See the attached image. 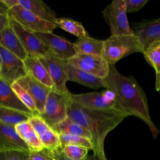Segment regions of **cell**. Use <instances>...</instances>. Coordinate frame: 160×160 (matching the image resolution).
Masks as SVG:
<instances>
[{"mask_svg":"<svg viewBox=\"0 0 160 160\" xmlns=\"http://www.w3.org/2000/svg\"><path fill=\"white\" fill-rule=\"evenodd\" d=\"M30 152L21 151L1 152L0 160H30Z\"/></svg>","mask_w":160,"mask_h":160,"instance_id":"cell-31","label":"cell"},{"mask_svg":"<svg viewBox=\"0 0 160 160\" xmlns=\"http://www.w3.org/2000/svg\"><path fill=\"white\" fill-rule=\"evenodd\" d=\"M64 154L71 160H86L89 149L85 147L68 145L62 147Z\"/></svg>","mask_w":160,"mask_h":160,"instance_id":"cell-30","label":"cell"},{"mask_svg":"<svg viewBox=\"0 0 160 160\" xmlns=\"http://www.w3.org/2000/svg\"><path fill=\"white\" fill-rule=\"evenodd\" d=\"M9 8L3 2L2 0H0V14H8Z\"/></svg>","mask_w":160,"mask_h":160,"instance_id":"cell-37","label":"cell"},{"mask_svg":"<svg viewBox=\"0 0 160 160\" xmlns=\"http://www.w3.org/2000/svg\"><path fill=\"white\" fill-rule=\"evenodd\" d=\"M142 54L148 63L153 68L156 73L160 72V40L150 43Z\"/></svg>","mask_w":160,"mask_h":160,"instance_id":"cell-27","label":"cell"},{"mask_svg":"<svg viewBox=\"0 0 160 160\" xmlns=\"http://www.w3.org/2000/svg\"><path fill=\"white\" fill-rule=\"evenodd\" d=\"M18 82L28 91L35 102L38 114H42L44 112L46 99L51 89L29 75L20 79Z\"/></svg>","mask_w":160,"mask_h":160,"instance_id":"cell-15","label":"cell"},{"mask_svg":"<svg viewBox=\"0 0 160 160\" xmlns=\"http://www.w3.org/2000/svg\"><path fill=\"white\" fill-rule=\"evenodd\" d=\"M27 75L23 61L0 46V78L12 84Z\"/></svg>","mask_w":160,"mask_h":160,"instance_id":"cell-9","label":"cell"},{"mask_svg":"<svg viewBox=\"0 0 160 160\" xmlns=\"http://www.w3.org/2000/svg\"><path fill=\"white\" fill-rule=\"evenodd\" d=\"M54 156H56V158H57L58 160H71V159H69V158H68L64 153L62 151V147H60L55 150L52 151ZM86 160H94V155L90 156H88L87 159Z\"/></svg>","mask_w":160,"mask_h":160,"instance_id":"cell-34","label":"cell"},{"mask_svg":"<svg viewBox=\"0 0 160 160\" xmlns=\"http://www.w3.org/2000/svg\"><path fill=\"white\" fill-rule=\"evenodd\" d=\"M11 86L21 102L28 108L33 114H39L36 107L35 102L28 91H27L18 81L13 82L11 84Z\"/></svg>","mask_w":160,"mask_h":160,"instance_id":"cell-28","label":"cell"},{"mask_svg":"<svg viewBox=\"0 0 160 160\" xmlns=\"http://www.w3.org/2000/svg\"><path fill=\"white\" fill-rule=\"evenodd\" d=\"M132 31L139 38L144 51L150 43L160 40V18L132 23Z\"/></svg>","mask_w":160,"mask_h":160,"instance_id":"cell-14","label":"cell"},{"mask_svg":"<svg viewBox=\"0 0 160 160\" xmlns=\"http://www.w3.org/2000/svg\"><path fill=\"white\" fill-rule=\"evenodd\" d=\"M23 62L28 75L48 88L51 89H54V84L51 78L39 58L28 55Z\"/></svg>","mask_w":160,"mask_h":160,"instance_id":"cell-17","label":"cell"},{"mask_svg":"<svg viewBox=\"0 0 160 160\" xmlns=\"http://www.w3.org/2000/svg\"><path fill=\"white\" fill-rule=\"evenodd\" d=\"M44 149L55 150L61 146L59 134L39 114L32 115L29 121Z\"/></svg>","mask_w":160,"mask_h":160,"instance_id":"cell-13","label":"cell"},{"mask_svg":"<svg viewBox=\"0 0 160 160\" xmlns=\"http://www.w3.org/2000/svg\"><path fill=\"white\" fill-rule=\"evenodd\" d=\"M126 12H134L140 11L144 5L148 2V0H124Z\"/></svg>","mask_w":160,"mask_h":160,"instance_id":"cell-33","label":"cell"},{"mask_svg":"<svg viewBox=\"0 0 160 160\" xmlns=\"http://www.w3.org/2000/svg\"><path fill=\"white\" fill-rule=\"evenodd\" d=\"M3 2L9 9L19 4V0H2Z\"/></svg>","mask_w":160,"mask_h":160,"instance_id":"cell-36","label":"cell"},{"mask_svg":"<svg viewBox=\"0 0 160 160\" xmlns=\"http://www.w3.org/2000/svg\"><path fill=\"white\" fill-rule=\"evenodd\" d=\"M0 46L10 51L22 61L28 56V52L24 49L10 24L0 31Z\"/></svg>","mask_w":160,"mask_h":160,"instance_id":"cell-18","label":"cell"},{"mask_svg":"<svg viewBox=\"0 0 160 160\" xmlns=\"http://www.w3.org/2000/svg\"><path fill=\"white\" fill-rule=\"evenodd\" d=\"M71 93L64 94L51 89L48 94L44 112L40 116L52 128L68 118V108Z\"/></svg>","mask_w":160,"mask_h":160,"instance_id":"cell-5","label":"cell"},{"mask_svg":"<svg viewBox=\"0 0 160 160\" xmlns=\"http://www.w3.org/2000/svg\"><path fill=\"white\" fill-rule=\"evenodd\" d=\"M103 44L104 40L94 39L88 36L78 38L73 43V46L77 53L102 56Z\"/></svg>","mask_w":160,"mask_h":160,"instance_id":"cell-23","label":"cell"},{"mask_svg":"<svg viewBox=\"0 0 160 160\" xmlns=\"http://www.w3.org/2000/svg\"><path fill=\"white\" fill-rule=\"evenodd\" d=\"M136 52L142 53L143 48L135 34L111 35L104 40L102 56L109 65H115L123 58Z\"/></svg>","mask_w":160,"mask_h":160,"instance_id":"cell-4","label":"cell"},{"mask_svg":"<svg viewBox=\"0 0 160 160\" xmlns=\"http://www.w3.org/2000/svg\"><path fill=\"white\" fill-rule=\"evenodd\" d=\"M39 58L51 78L54 84L53 89L61 93L69 94L66 88L69 70L68 61L56 57L49 52Z\"/></svg>","mask_w":160,"mask_h":160,"instance_id":"cell-7","label":"cell"},{"mask_svg":"<svg viewBox=\"0 0 160 160\" xmlns=\"http://www.w3.org/2000/svg\"><path fill=\"white\" fill-rule=\"evenodd\" d=\"M15 129L19 137L28 145L31 151H39L44 149L36 131L29 121L17 124Z\"/></svg>","mask_w":160,"mask_h":160,"instance_id":"cell-22","label":"cell"},{"mask_svg":"<svg viewBox=\"0 0 160 160\" xmlns=\"http://www.w3.org/2000/svg\"><path fill=\"white\" fill-rule=\"evenodd\" d=\"M30 160H58L52 151L43 149L39 151H31Z\"/></svg>","mask_w":160,"mask_h":160,"instance_id":"cell-32","label":"cell"},{"mask_svg":"<svg viewBox=\"0 0 160 160\" xmlns=\"http://www.w3.org/2000/svg\"><path fill=\"white\" fill-rule=\"evenodd\" d=\"M9 26V18L8 14H0V31Z\"/></svg>","mask_w":160,"mask_h":160,"instance_id":"cell-35","label":"cell"},{"mask_svg":"<svg viewBox=\"0 0 160 160\" xmlns=\"http://www.w3.org/2000/svg\"><path fill=\"white\" fill-rule=\"evenodd\" d=\"M155 89L156 91L160 92V72L156 73V84Z\"/></svg>","mask_w":160,"mask_h":160,"instance_id":"cell-38","label":"cell"},{"mask_svg":"<svg viewBox=\"0 0 160 160\" xmlns=\"http://www.w3.org/2000/svg\"><path fill=\"white\" fill-rule=\"evenodd\" d=\"M59 134L61 147L68 145H74L85 147L88 148L89 150L94 149V146L92 141L88 138L78 136L69 135L61 133Z\"/></svg>","mask_w":160,"mask_h":160,"instance_id":"cell-29","label":"cell"},{"mask_svg":"<svg viewBox=\"0 0 160 160\" xmlns=\"http://www.w3.org/2000/svg\"><path fill=\"white\" fill-rule=\"evenodd\" d=\"M94 160H107L105 154L104 153H94Z\"/></svg>","mask_w":160,"mask_h":160,"instance_id":"cell-39","label":"cell"},{"mask_svg":"<svg viewBox=\"0 0 160 160\" xmlns=\"http://www.w3.org/2000/svg\"><path fill=\"white\" fill-rule=\"evenodd\" d=\"M8 15L10 19L33 32H52L56 28L54 23L41 19L19 4L9 9Z\"/></svg>","mask_w":160,"mask_h":160,"instance_id":"cell-8","label":"cell"},{"mask_svg":"<svg viewBox=\"0 0 160 160\" xmlns=\"http://www.w3.org/2000/svg\"><path fill=\"white\" fill-rule=\"evenodd\" d=\"M68 81L76 82L92 89L106 88L105 79L95 76L82 70L75 68L69 64L68 70Z\"/></svg>","mask_w":160,"mask_h":160,"instance_id":"cell-20","label":"cell"},{"mask_svg":"<svg viewBox=\"0 0 160 160\" xmlns=\"http://www.w3.org/2000/svg\"><path fill=\"white\" fill-rule=\"evenodd\" d=\"M0 106L14 109L29 114H33L19 99L11 84L0 78Z\"/></svg>","mask_w":160,"mask_h":160,"instance_id":"cell-19","label":"cell"},{"mask_svg":"<svg viewBox=\"0 0 160 160\" xmlns=\"http://www.w3.org/2000/svg\"><path fill=\"white\" fill-rule=\"evenodd\" d=\"M31 114L9 108L0 106V122L16 126L17 124L29 121Z\"/></svg>","mask_w":160,"mask_h":160,"instance_id":"cell-25","label":"cell"},{"mask_svg":"<svg viewBox=\"0 0 160 160\" xmlns=\"http://www.w3.org/2000/svg\"><path fill=\"white\" fill-rule=\"evenodd\" d=\"M105 80L106 89L115 94L129 116H135L145 122L155 139L160 131L151 120L146 94L136 80L131 76H125L121 74L115 65H110L109 72Z\"/></svg>","mask_w":160,"mask_h":160,"instance_id":"cell-1","label":"cell"},{"mask_svg":"<svg viewBox=\"0 0 160 160\" xmlns=\"http://www.w3.org/2000/svg\"><path fill=\"white\" fill-rule=\"evenodd\" d=\"M19 4L41 19L54 23L57 19L55 12L41 0H19Z\"/></svg>","mask_w":160,"mask_h":160,"instance_id":"cell-21","label":"cell"},{"mask_svg":"<svg viewBox=\"0 0 160 160\" xmlns=\"http://www.w3.org/2000/svg\"><path fill=\"white\" fill-rule=\"evenodd\" d=\"M9 24L18 37L28 55L39 58L48 52L42 42L34 32L25 29L19 23L10 18Z\"/></svg>","mask_w":160,"mask_h":160,"instance_id":"cell-12","label":"cell"},{"mask_svg":"<svg viewBox=\"0 0 160 160\" xmlns=\"http://www.w3.org/2000/svg\"><path fill=\"white\" fill-rule=\"evenodd\" d=\"M71 66L105 79L108 76L110 65L102 56L77 53L68 61Z\"/></svg>","mask_w":160,"mask_h":160,"instance_id":"cell-10","label":"cell"},{"mask_svg":"<svg viewBox=\"0 0 160 160\" xmlns=\"http://www.w3.org/2000/svg\"><path fill=\"white\" fill-rule=\"evenodd\" d=\"M71 97L73 102L86 108L124 118L129 116L118 102L115 94L108 89L79 94H71Z\"/></svg>","mask_w":160,"mask_h":160,"instance_id":"cell-3","label":"cell"},{"mask_svg":"<svg viewBox=\"0 0 160 160\" xmlns=\"http://www.w3.org/2000/svg\"><path fill=\"white\" fill-rule=\"evenodd\" d=\"M68 118L79 124L91 134L94 153H104L106 136L125 118L82 107L72 101L68 108Z\"/></svg>","mask_w":160,"mask_h":160,"instance_id":"cell-2","label":"cell"},{"mask_svg":"<svg viewBox=\"0 0 160 160\" xmlns=\"http://www.w3.org/2000/svg\"><path fill=\"white\" fill-rule=\"evenodd\" d=\"M53 129L59 134L61 133L81 136L88 138L92 141L91 134L88 130L68 118L62 122L56 125Z\"/></svg>","mask_w":160,"mask_h":160,"instance_id":"cell-24","label":"cell"},{"mask_svg":"<svg viewBox=\"0 0 160 160\" xmlns=\"http://www.w3.org/2000/svg\"><path fill=\"white\" fill-rule=\"evenodd\" d=\"M111 35L134 34L129 24L124 0H113L102 11Z\"/></svg>","mask_w":160,"mask_h":160,"instance_id":"cell-6","label":"cell"},{"mask_svg":"<svg viewBox=\"0 0 160 160\" xmlns=\"http://www.w3.org/2000/svg\"><path fill=\"white\" fill-rule=\"evenodd\" d=\"M9 151L31 152L28 145L17 133L15 126L0 122V152Z\"/></svg>","mask_w":160,"mask_h":160,"instance_id":"cell-16","label":"cell"},{"mask_svg":"<svg viewBox=\"0 0 160 160\" xmlns=\"http://www.w3.org/2000/svg\"><path fill=\"white\" fill-rule=\"evenodd\" d=\"M55 24L56 28H61L69 32L78 38L88 36V34L82 24L77 21L69 18H59L56 19Z\"/></svg>","mask_w":160,"mask_h":160,"instance_id":"cell-26","label":"cell"},{"mask_svg":"<svg viewBox=\"0 0 160 160\" xmlns=\"http://www.w3.org/2000/svg\"><path fill=\"white\" fill-rule=\"evenodd\" d=\"M48 51L53 56L68 61L76 54L73 43L52 32H34Z\"/></svg>","mask_w":160,"mask_h":160,"instance_id":"cell-11","label":"cell"}]
</instances>
